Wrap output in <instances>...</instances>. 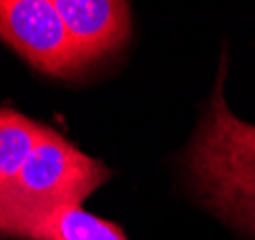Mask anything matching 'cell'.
Returning a JSON list of instances; mask_svg holds the SVG:
<instances>
[{
    "instance_id": "1",
    "label": "cell",
    "mask_w": 255,
    "mask_h": 240,
    "mask_svg": "<svg viewBox=\"0 0 255 240\" xmlns=\"http://www.w3.org/2000/svg\"><path fill=\"white\" fill-rule=\"evenodd\" d=\"M223 77L225 63L188 146L186 167L202 200L225 221L255 237V125L232 114Z\"/></svg>"
},
{
    "instance_id": "6",
    "label": "cell",
    "mask_w": 255,
    "mask_h": 240,
    "mask_svg": "<svg viewBox=\"0 0 255 240\" xmlns=\"http://www.w3.org/2000/svg\"><path fill=\"white\" fill-rule=\"evenodd\" d=\"M46 125L12 108H0V194L12 185Z\"/></svg>"
},
{
    "instance_id": "3",
    "label": "cell",
    "mask_w": 255,
    "mask_h": 240,
    "mask_svg": "<svg viewBox=\"0 0 255 240\" xmlns=\"http://www.w3.org/2000/svg\"><path fill=\"white\" fill-rule=\"evenodd\" d=\"M0 40L44 75L73 79L89 67L48 0H0Z\"/></svg>"
},
{
    "instance_id": "2",
    "label": "cell",
    "mask_w": 255,
    "mask_h": 240,
    "mask_svg": "<svg viewBox=\"0 0 255 240\" xmlns=\"http://www.w3.org/2000/svg\"><path fill=\"white\" fill-rule=\"evenodd\" d=\"M112 171L46 125L12 185L0 194V237L13 225L81 206Z\"/></svg>"
},
{
    "instance_id": "5",
    "label": "cell",
    "mask_w": 255,
    "mask_h": 240,
    "mask_svg": "<svg viewBox=\"0 0 255 240\" xmlns=\"http://www.w3.org/2000/svg\"><path fill=\"white\" fill-rule=\"evenodd\" d=\"M2 239L12 240H128L117 223L83 210L64 208L13 225Z\"/></svg>"
},
{
    "instance_id": "4",
    "label": "cell",
    "mask_w": 255,
    "mask_h": 240,
    "mask_svg": "<svg viewBox=\"0 0 255 240\" xmlns=\"http://www.w3.org/2000/svg\"><path fill=\"white\" fill-rule=\"evenodd\" d=\"M54 4L87 65L117 52L130 38L128 2L56 0Z\"/></svg>"
}]
</instances>
